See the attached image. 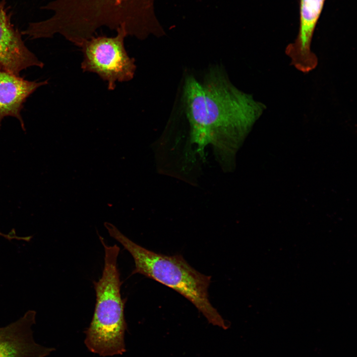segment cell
Listing matches in <instances>:
<instances>
[{
  "label": "cell",
  "instance_id": "6da1fadb",
  "mask_svg": "<svg viewBox=\"0 0 357 357\" xmlns=\"http://www.w3.org/2000/svg\"><path fill=\"white\" fill-rule=\"evenodd\" d=\"M183 99L190 141L201 157L211 145L222 160H229L265 106L236 87L222 67L210 68L203 83L185 80Z\"/></svg>",
  "mask_w": 357,
  "mask_h": 357
},
{
  "label": "cell",
  "instance_id": "7a4b0ae2",
  "mask_svg": "<svg viewBox=\"0 0 357 357\" xmlns=\"http://www.w3.org/2000/svg\"><path fill=\"white\" fill-rule=\"evenodd\" d=\"M155 0H54L42 8L53 15L37 22L35 30L41 38L60 34L80 45L94 36L102 27L122 28L127 35L144 39L162 36L163 28L155 12Z\"/></svg>",
  "mask_w": 357,
  "mask_h": 357
},
{
  "label": "cell",
  "instance_id": "3957f363",
  "mask_svg": "<svg viewBox=\"0 0 357 357\" xmlns=\"http://www.w3.org/2000/svg\"><path fill=\"white\" fill-rule=\"evenodd\" d=\"M110 235L132 256L135 268L132 274H140L176 291L189 301L214 326L227 329L229 325L210 303L208 288L211 277L192 268L180 255L156 253L134 242L114 226L107 223Z\"/></svg>",
  "mask_w": 357,
  "mask_h": 357
},
{
  "label": "cell",
  "instance_id": "277c9868",
  "mask_svg": "<svg viewBox=\"0 0 357 357\" xmlns=\"http://www.w3.org/2000/svg\"><path fill=\"white\" fill-rule=\"evenodd\" d=\"M105 263L102 277L94 282L96 301L92 319L85 331L84 343L91 352L102 357L122 355L125 351L124 333L127 328L124 302L120 290L121 282L117 267L119 248L108 245L101 237Z\"/></svg>",
  "mask_w": 357,
  "mask_h": 357
},
{
  "label": "cell",
  "instance_id": "5b68a950",
  "mask_svg": "<svg viewBox=\"0 0 357 357\" xmlns=\"http://www.w3.org/2000/svg\"><path fill=\"white\" fill-rule=\"evenodd\" d=\"M116 31L115 37L93 36L80 46L83 56V71L97 74L107 82L110 90L115 88L117 81L131 80L136 69L134 59L128 55L125 49L126 32L122 28Z\"/></svg>",
  "mask_w": 357,
  "mask_h": 357
},
{
  "label": "cell",
  "instance_id": "8992f818",
  "mask_svg": "<svg viewBox=\"0 0 357 357\" xmlns=\"http://www.w3.org/2000/svg\"><path fill=\"white\" fill-rule=\"evenodd\" d=\"M41 61L26 46L21 33L11 21V13L6 0L0 1V69L20 75L22 70L32 66L42 68Z\"/></svg>",
  "mask_w": 357,
  "mask_h": 357
},
{
  "label": "cell",
  "instance_id": "52a82bcc",
  "mask_svg": "<svg viewBox=\"0 0 357 357\" xmlns=\"http://www.w3.org/2000/svg\"><path fill=\"white\" fill-rule=\"evenodd\" d=\"M36 313L28 310L17 320L0 327V357H46L55 349L34 339L32 327Z\"/></svg>",
  "mask_w": 357,
  "mask_h": 357
},
{
  "label": "cell",
  "instance_id": "ba28073f",
  "mask_svg": "<svg viewBox=\"0 0 357 357\" xmlns=\"http://www.w3.org/2000/svg\"><path fill=\"white\" fill-rule=\"evenodd\" d=\"M324 0H301L300 23L297 39L290 44L286 53L291 64L297 69L307 73L318 63L316 56L311 52V42L315 25L321 13Z\"/></svg>",
  "mask_w": 357,
  "mask_h": 357
},
{
  "label": "cell",
  "instance_id": "9c48e42d",
  "mask_svg": "<svg viewBox=\"0 0 357 357\" xmlns=\"http://www.w3.org/2000/svg\"><path fill=\"white\" fill-rule=\"evenodd\" d=\"M48 83V80L29 81L0 69V123L6 117H14L19 120L25 131L21 114L24 104L38 88Z\"/></svg>",
  "mask_w": 357,
  "mask_h": 357
}]
</instances>
